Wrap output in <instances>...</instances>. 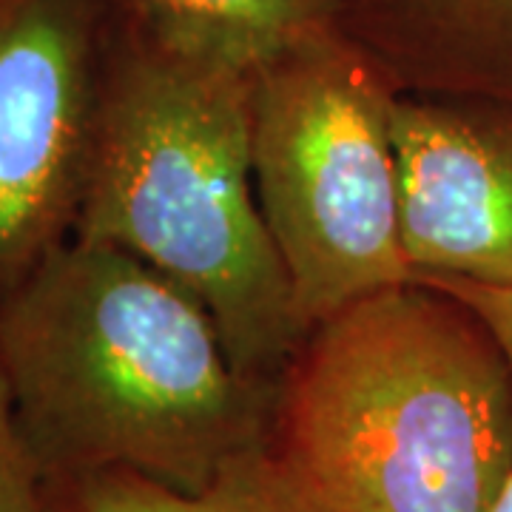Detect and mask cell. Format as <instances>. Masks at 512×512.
Masks as SVG:
<instances>
[{
	"label": "cell",
	"instance_id": "2",
	"mask_svg": "<svg viewBox=\"0 0 512 512\" xmlns=\"http://www.w3.org/2000/svg\"><path fill=\"white\" fill-rule=\"evenodd\" d=\"M262 456L299 512H493L512 476L510 359L416 276L305 333Z\"/></svg>",
	"mask_w": 512,
	"mask_h": 512
},
{
	"label": "cell",
	"instance_id": "10",
	"mask_svg": "<svg viewBox=\"0 0 512 512\" xmlns=\"http://www.w3.org/2000/svg\"><path fill=\"white\" fill-rule=\"evenodd\" d=\"M0 512H52L43 473L20 427L12 384L3 362H0Z\"/></svg>",
	"mask_w": 512,
	"mask_h": 512
},
{
	"label": "cell",
	"instance_id": "4",
	"mask_svg": "<svg viewBox=\"0 0 512 512\" xmlns=\"http://www.w3.org/2000/svg\"><path fill=\"white\" fill-rule=\"evenodd\" d=\"M396 103L339 26L251 74V168L302 325L413 282L402 245Z\"/></svg>",
	"mask_w": 512,
	"mask_h": 512
},
{
	"label": "cell",
	"instance_id": "11",
	"mask_svg": "<svg viewBox=\"0 0 512 512\" xmlns=\"http://www.w3.org/2000/svg\"><path fill=\"white\" fill-rule=\"evenodd\" d=\"M427 282L439 285L464 305H470L487 322V328L493 330L512 365V285L501 288V285H476V282H453V279H427ZM493 512H512V476L498 495Z\"/></svg>",
	"mask_w": 512,
	"mask_h": 512
},
{
	"label": "cell",
	"instance_id": "5",
	"mask_svg": "<svg viewBox=\"0 0 512 512\" xmlns=\"http://www.w3.org/2000/svg\"><path fill=\"white\" fill-rule=\"evenodd\" d=\"M120 23L109 0H0V308L74 239Z\"/></svg>",
	"mask_w": 512,
	"mask_h": 512
},
{
	"label": "cell",
	"instance_id": "9",
	"mask_svg": "<svg viewBox=\"0 0 512 512\" xmlns=\"http://www.w3.org/2000/svg\"><path fill=\"white\" fill-rule=\"evenodd\" d=\"M52 512H299L262 447L234 461L200 493H180L128 470H94L46 484Z\"/></svg>",
	"mask_w": 512,
	"mask_h": 512
},
{
	"label": "cell",
	"instance_id": "1",
	"mask_svg": "<svg viewBox=\"0 0 512 512\" xmlns=\"http://www.w3.org/2000/svg\"><path fill=\"white\" fill-rule=\"evenodd\" d=\"M0 362L46 484L128 470L200 493L265 444L274 393L191 293L114 245L74 237L20 285Z\"/></svg>",
	"mask_w": 512,
	"mask_h": 512
},
{
	"label": "cell",
	"instance_id": "6",
	"mask_svg": "<svg viewBox=\"0 0 512 512\" xmlns=\"http://www.w3.org/2000/svg\"><path fill=\"white\" fill-rule=\"evenodd\" d=\"M396 157L416 276L512 285V103L399 97Z\"/></svg>",
	"mask_w": 512,
	"mask_h": 512
},
{
	"label": "cell",
	"instance_id": "8",
	"mask_svg": "<svg viewBox=\"0 0 512 512\" xmlns=\"http://www.w3.org/2000/svg\"><path fill=\"white\" fill-rule=\"evenodd\" d=\"M421 69L456 94L512 103V0H384Z\"/></svg>",
	"mask_w": 512,
	"mask_h": 512
},
{
	"label": "cell",
	"instance_id": "7",
	"mask_svg": "<svg viewBox=\"0 0 512 512\" xmlns=\"http://www.w3.org/2000/svg\"><path fill=\"white\" fill-rule=\"evenodd\" d=\"M131 6L168 49L254 74L305 37L339 26L348 0H131Z\"/></svg>",
	"mask_w": 512,
	"mask_h": 512
},
{
	"label": "cell",
	"instance_id": "3",
	"mask_svg": "<svg viewBox=\"0 0 512 512\" xmlns=\"http://www.w3.org/2000/svg\"><path fill=\"white\" fill-rule=\"evenodd\" d=\"M74 237L188 291L242 379L274 393L305 339L251 168V74L168 49L128 9L111 49Z\"/></svg>",
	"mask_w": 512,
	"mask_h": 512
}]
</instances>
